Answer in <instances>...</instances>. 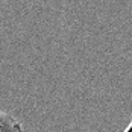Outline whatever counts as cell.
<instances>
[{"label": "cell", "mask_w": 132, "mask_h": 132, "mask_svg": "<svg viewBox=\"0 0 132 132\" xmlns=\"http://www.w3.org/2000/svg\"><path fill=\"white\" fill-rule=\"evenodd\" d=\"M123 132H132V117H131V121H129V125L126 126V129H125Z\"/></svg>", "instance_id": "2"}, {"label": "cell", "mask_w": 132, "mask_h": 132, "mask_svg": "<svg viewBox=\"0 0 132 132\" xmlns=\"http://www.w3.org/2000/svg\"><path fill=\"white\" fill-rule=\"evenodd\" d=\"M0 132H24L21 121L0 109Z\"/></svg>", "instance_id": "1"}]
</instances>
